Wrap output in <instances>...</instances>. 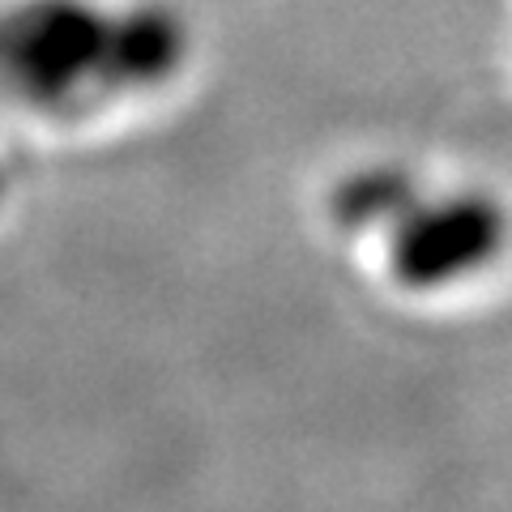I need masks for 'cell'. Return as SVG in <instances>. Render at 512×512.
<instances>
[{
	"instance_id": "obj_1",
	"label": "cell",
	"mask_w": 512,
	"mask_h": 512,
	"mask_svg": "<svg viewBox=\"0 0 512 512\" xmlns=\"http://www.w3.org/2000/svg\"><path fill=\"white\" fill-rule=\"evenodd\" d=\"M184 43L175 13L154 5L99 13L86 0H30L0 18V77L30 107L73 111L90 94L167 82Z\"/></svg>"
},
{
	"instance_id": "obj_2",
	"label": "cell",
	"mask_w": 512,
	"mask_h": 512,
	"mask_svg": "<svg viewBox=\"0 0 512 512\" xmlns=\"http://www.w3.org/2000/svg\"><path fill=\"white\" fill-rule=\"evenodd\" d=\"M346 227L389 222V269L410 291H436L474 278L508 244V214L487 192L419 197L393 171L350 180L338 197Z\"/></svg>"
}]
</instances>
